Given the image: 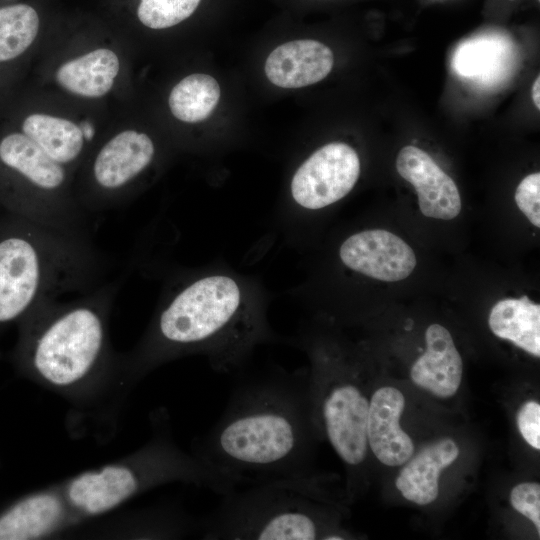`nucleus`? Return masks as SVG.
<instances>
[{
	"label": "nucleus",
	"instance_id": "obj_2",
	"mask_svg": "<svg viewBox=\"0 0 540 540\" xmlns=\"http://www.w3.org/2000/svg\"><path fill=\"white\" fill-rule=\"evenodd\" d=\"M104 265L90 239L4 212L0 216V326L19 322L46 299L93 290Z\"/></svg>",
	"mask_w": 540,
	"mask_h": 540
},
{
	"label": "nucleus",
	"instance_id": "obj_9",
	"mask_svg": "<svg viewBox=\"0 0 540 540\" xmlns=\"http://www.w3.org/2000/svg\"><path fill=\"white\" fill-rule=\"evenodd\" d=\"M399 175L417 192L421 213L430 218L451 220L461 211V197L453 179L424 150L408 145L396 158Z\"/></svg>",
	"mask_w": 540,
	"mask_h": 540
},
{
	"label": "nucleus",
	"instance_id": "obj_27",
	"mask_svg": "<svg viewBox=\"0 0 540 540\" xmlns=\"http://www.w3.org/2000/svg\"><path fill=\"white\" fill-rule=\"evenodd\" d=\"M79 127L82 131L85 141H91L95 134V129L93 125L90 122L85 121V122H82L81 126Z\"/></svg>",
	"mask_w": 540,
	"mask_h": 540
},
{
	"label": "nucleus",
	"instance_id": "obj_1",
	"mask_svg": "<svg viewBox=\"0 0 540 540\" xmlns=\"http://www.w3.org/2000/svg\"><path fill=\"white\" fill-rule=\"evenodd\" d=\"M312 382L276 371L237 382L195 456L237 485L307 477L315 440Z\"/></svg>",
	"mask_w": 540,
	"mask_h": 540
},
{
	"label": "nucleus",
	"instance_id": "obj_25",
	"mask_svg": "<svg viewBox=\"0 0 540 540\" xmlns=\"http://www.w3.org/2000/svg\"><path fill=\"white\" fill-rule=\"evenodd\" d=\"M518 429L524 440L533 448L540 449V405L527 401L517 413Z\"/></svg>",
	"mask_w": 540,
	"mask_h": 540
},
{
	"label": "nucleus",
	"instance_id": "obj_15",
	"mask_svg": "<svg viewBox=\"0 0 540 540\" xmlns=\"http://www.w3.org/2000/svg\"><path fill=\"white\" fill-rule=\"evenodd\" d=\"M459 449L451 438H442L423 447L401 469L396 487L404 498L418 505L433 502L439 493L441 471L458 457Z\"/></svg>",
	"mask_w": 540,
	"mask_h": 540
},
{
	"label": "nucleus",
	"instance_id": "obj_16",
	"mask_svg": "<svg viewBox=\"0 0 540 540\" xmlns=\"http://www.w3.org/2000/svg\"><path fill=\"white\" fill-rule=\"evenodd\" d=\"M63 516V503L54 493L27 496L0 514V540L39 538L52 532Z\"/></svg>",
	"mask_w": 540,
	"mask_h": 540
},
{
	"label": "nucleus",
	"instance_id": "obj_17",
	"mask_svg": "<svg viewBox=\"0 0 540 540\" xmlns=\"http://www.w3.org/2000/svg\"><path fill=\"white\" fill-rule=\"evenodd\" d=\"M119 72V59L110 49H96L62 64L57 82L69 92L90 98L107 94Z\"/></svg>",
	"mask_w": 540,
	"mask_h": 540
},
{
	"label": "nucleus",
	"instance_id": "obj_5",
	"mask_svg": "<svg viewBox=\"0 0 540 540\" xmlns=\"http://www.w3.org/2000/svg\"><path fill=\"white\" fill-rule=\"evenodd\" d=\"M308 477L252 484L222 496L202 520L207 540H314L322 523Z\"/></svg>",
	"mask_w": 540,
	"mask_h": 540
},
{
	"label": "nucleus",
	"instance_id": "obj_11",
	"mask_svg": "<svg viewBox=\"0 0 540 540\" xmlns=\"http://www.w3.org/2000/svg\"><path fill=\"white\" fill-rule=\"evenodd\" d=\"M404 406L403 394L390 386L377 389L369 401L368 446L387 466L405 464L414 453L411 438L400 427Z\"/></svg>",
	"mask_w": 540,
	"mask_h": 540
},
{
	"label": "nucleus",
	"instance_id": "obj_19",
	"mask_svg": "<svg viewBox=\"0 0 540 540\" xmlns=\"http://www.w3.org/2000/svg\"><path fill=\"white\" fill-rule=\"evenodd\" d=\"M23 133L62 165L75 162L83 152L85 139L73 122L46 114H32L22 124Z\"/></svg>",
	"mask_w": 540,
	"mask_h": 540
},
{
	"label": "nucleus",
	"instance_id": "obj_22",
	"mask_svg": "<svg viewBox=\"0 0 540 540\" xmlns=\"http://www.w3.org/2000/svg\"><path fill=\"white\" fill-rule=\"evenodd\" d=\"M201 0H140L137 17L146 27L165 29L190 17Z\"/></svg>",
	"mask_w": 540,
	"mask_h": 540
},
{
	"label": "nucleus",
	"instance_id": "obj_26",
	"mask_svg": "<svg viewBox=\"0 0 540 540\" xmlns=\"http://www.w3.org/2000/svg\"><path fill=\"white\" fill-rule=\"evenodd\" d=\"M539 92H540V77L538 76L535 79L532 85V90H531L533 103L538 110L540 109V97H539L540 93Z\"/></svg>",
	"mask_w": 540,
	"mask_h": 540
},
{
	"label": "nucleus",
	"instance_id": "obj_12",
	"mask_svg": "<svg viewBox=\"0 0 540 540\" xmlns=\"http://www.w3.org/2000/svg\"><path fill=\"white\" fill-rule=\"evenodd\" d=\"M333 64V53L325 44L311 39L294 40L269 54L265 74L278 87L301 88L324 79Z\"/></svg>",
	"mask_w": 540,
	"mask_h": 540
},
{
	"label": "nucleus",
	"instance_id": "obj_6",
	"mask_svg": "<svg viewBox=\"0 0 540 540\" xmlns=\"http://www.w3.org/2000/svg\"><path fill=\"white\" fill-rule=\"evenodd\" d=\"M316 418L322 421L330 444L350 467L362 464L368 452L367 423L369 401L353 382L312 381Z\"/></svg>",
	"mask_w": 540,
	"mask_h": 540
},
{
	"label": "nucleus",
	"instance_id": "obj_7",
	"mask_svg": "<svg viewBox=\"0 0 540 540\" xmlns=\"http://www.w3.org/2000/svg\"><path fill=\"white\" fill-rule=\"evenodd\" d=\"M360 175V160L346 143L332 142L316 150L297 169L291 181L295 202L320 209L345 197Z\"/></svg>",
	"mask_w": 540,
	"mask_h": 540
},
{
	"label": "nucleus",
	"instance_id": "obj_20",
	"mask_svg": "<svg viewBox=\"0 0 540 540\" xmlns=\"http://www.w3.org/2000/svg\"><path fill=\"white\" fill-rule=\"evenodd\" d=\"M220 98L218 82L210 75L192 74L174 86L169 107L179 120L195 123L206 119Z\"/></svg>",
	"mask_w": 540,
	"mask_h": 540
},
{
	"label": "nucleus",
	"instance_id": "obj_13",
	"mask_svg": "<svg viewBox=\"0 0 540 540\" xmlns=\"http://www.w3.org/2000/svg\"><path fill=\"white\" fill-rule=\"evenodd\" d=\"M426 351L413 364L411 379L430 393L453 396L462 380L463 362L450 332L439 324L430 325L425 333Z\"/></svg>",
	"mask_w": 540,
	"mask_h": 540
},
{
	"label": "nucleus",
	"instance_id": "obj_3",
	"mask_svg": "<svg viewBox=\"0 0 540 540\" xmlns=\"http://www.w3.org/2000/svg\"><path fill=\"white\" fill-rule=\"evenodd\" d=\"M238 284L223 275L196 279L181 288L159 311L138 352L148 367L177 354L204 351L213 367L230 372L257 338L256 321L244 320Z\"/></svg>",
	"mask_w": 540,
	"mask_h": 540
},
{
	"label": "nucleus",
	"instance_id": "obj_4",
	"mask_svg": "<svg viewBox=\"0 0 540 540\" xmlns=\"http://www.w3.org/2000/svg\"><path fill=\"white\" fill-rule=\"evenodd\" d=\"M117 287L111 282L74 301L37 304L19 321L22 362L53 386L84 381L108 356V313Z\"/></svg>",
	"mask_w": 540,
	"mask_h": 540
},
{
	"label": "nucleus",
	"instance_id": "obj_10",
	"mask_svg": "<svg viewBox=\"0 0 540 540\" xmlns=\"http://www.w3.org/2000/svg\"><path fill=\"white\" fill-rule=\"evenodd\" d=\"M154 155L155 146L147 134L135 130L122 131L96 154L91 166L92 180L109 197L143 173Z\"/></svg>",
	"mask_w": 540,
	"mask_h": 540
},
{
	"label": "nucleus",
	"instance_id": "obj_18",
	"mask_svg": "<svg viewBox=\"0 0 540 540\" xmlns=\"http://www.w3.org/2000/svg\"><path fill=\"white\" fill-rule=\"evenodd\" d=\"M488 323L497 337L540 356V305L527 296L498 301L491 309Z\"/></svg>",
	"mask_w": 540,
	"mask_h": 540
},
{
	"label": "nucleus",
	"instance_id": "obj_8",
	"mask_svg": "<svg viewBox=\"0 0 540 540\" xmlns=\"http://www.w3.org/2000/svg\"><path fill=\"white\" fill-rule=\"evenodd\" d=\"M339 255L348 268L386 282L407 278L416 266L413 249L400 237L382 229L365 230L348 237Z\"/></svg>",
	"mask_w": 540,
	"mask_h": 540
},
{
	"label": "nucleus",
	"instance_id": "obj_21",
	"mask_svg": "<svg viewBox=\"0 0 540 540\" xmlns=\"http://www.w3.org/2000/svg\"><path fill=\"white\" fill-rule=\"evenodd\" d=\"M40 20L37 11L28 4L0 8V62L21 55L35 40Z\"/></svg>",
	"mask_w": 540,
	"mask_h": 540
},
{
	"label": "nucleus",
	"instance_id": "obj_23",
	"mask_svg": "<svg viewBox=\"0 0 540 540\" xmlns=\"http://www.w3.org/2000/svg\"><path fill=\"white\" fill-rule=\"evenodd\" d=\"M515 202L536 227H540V173L527 175L517 186Z\"/></svg>",
	"mask_w": 540,
	"mask_h": 540
},
{
	"label": "nucleus",
	"instance_id": "obj_14",
	"mask_svg": "<svg viewBox=\"0 0 540 540\" xmlns=\"http://www.w3.org/2000/svg\"><path fill=\"white\" fill-rule=\"evenodd\" d=\"M0 165L28 178L61 200L79 204L64 192L67 180L65 166L52 159L24 133H10L0 140Z\"/></svg>",
	"mask_w": 540,
	"mask_h": 540
},
{
	"label": "nucleus",
	"instance_id": "obj_24",
	"mask_svg": "<svg viewBox=\"0 0 540 540\" xmlns=\"http://www.w3.org/2000/svg\"><path fill=\"white\" fill-rule=\"evenodd\" d=\"M512 507L530 519L540 533V485L524 482L516 485L510 493Z\"/></svg>",
	"mask_w": 540,
	"mask_h": 540
}]
</instances>
